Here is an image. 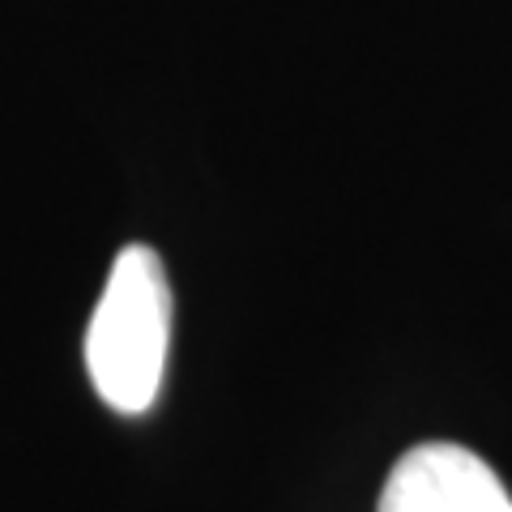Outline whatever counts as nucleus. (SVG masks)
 I'll return each instance as SVG.
<instances>
[{"label": "nucleus", "mask_w": 512, "mask_h": 512, "mask_svg": "<svg viewBox=\"0 0 512 512\" xmlns=\"http://www.w3.org/2000/svg\"><path fill=\"white\" fill-rule=\"evenodd\" d=\"M171 282L163 256L128 244L107 269L86 329V372L94 393L120 414H146L167 376Z\"/></svg>", "instance_id": "f257e3e1"}, {"label": "nucleus", "mask_w": 512, "mask_h": 512, "mask_svg": "<svg viewBox=\"0 0 512 512\" xmlns=\"http://www.w3.org/2000/svg\"><path fill=\"white\" fill-rule=\"evenodd\" d=\"M376 512H512V495L478 453L436 440L389 470Z\"/></svg>", "instance_id": "f03ea898"}]
</instances>
